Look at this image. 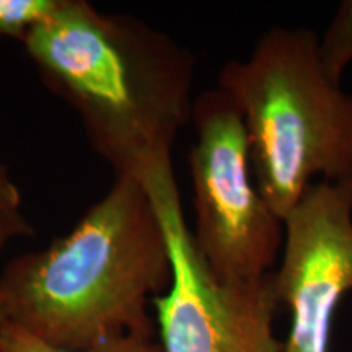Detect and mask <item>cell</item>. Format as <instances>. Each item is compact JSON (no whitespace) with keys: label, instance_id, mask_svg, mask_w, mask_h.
<instances>
[{"label":"cell","instance_id":"6da1fadb","mask_svg":"<svg viewBox=\"0 0 352 352\" xmlns=\"http://www.w3.org/2000/svg\"><path fill=\"white\" fill-rule=\"evenodd\" d=\"M23 46L39 77L80 116L114 175L145 182L173 168L191 122L196 59L170 34L85 0H60Z\"/></svg>","mask_w":352,"mask_h":352},{"label":"cell","instance_id":"7a4b0ae2","mask_svg":"<svg viewBox=\"0 0 352 352\" xmlns=\"http://www.w3.org/2000/svg\"><path fill=\"white\" fill-rule=\"evenodd\" d=\"M170 280L168 241L152 197L140 179L118 176L67 235L7 264L0 307L7 324L80 351L153 333L148 308Z\"/></svg>","mask_w":352,"mask_h":352},{"label":"cell","instance_id":"3957f363","mask_svg":"<svg viewBox=\"0 0 352 352\" xmlns=\"http://www.w3.org/2000/svg\"><path fill=\"white\" fill-rule=\"evenodd\" d=\"M217 88L240 109L258 191L283 220L316 176H352V94L328 76L315 32L266 30L220 69Z\"/></svg>","mask_w":352,"mask_h":352},{"label":"cell","instance_id":"277c9868","mask_svg":"<svg viewBox=\"0 0 352 352\" xmlns=\"http://www.w3.org/2000/svg\"><path fill=\"white\" fill-rule=\"evenodd\" d=\"M191 122L192 243L219 280L263 279L283 252L284 220L258 191L240 109L215 87L195 100Z\"/></svg>","mask_w":352,"mask_h":352},{"label":"cell","instance_id":"5b68a950","mask_svg":"<svg viewBox=\"0 0 352 352\" xmlns=\"http://www.w3.org/2000/svg\"><path fill=\"white\" fill-rule=\"evenodd\" d=\"M164 226L171 256L168 289L152 300L164 352H283L276 334L274 271L253 283H223L197 253L173 168L142 183Z\"/></svg>","mask_w":352,"mask_h":352},{"label":"cell","instance_id":"8992f818","mask_svg":"<svg viewBox=\"0 0 352 352\" xmlns=\"http://www.w3.org/2000/svg\"><path fill=\"white\" fill-rule=\"evenodd\" d=\"M274 284L290 318L283 352H329L334 316L352 290V176L314 183L284 219Z\"/></svg>","mask_w":352,"mask_h":352},{"label":"cell","instance_id":"52a82bcc","mask_svg":"<svg viewBox=\"0 0 352 352\" xmlns=\"http://www.w3.org/2000/svg\"><path fill=\"white\" fill-rule=\"evenodd\" d=\"M0 352H164V349L160 342L153 340L152 333L122 334L80 351L60 349L7 324L0 334Z\"/></svg>","mask_w":352,"mask_h":352},{"label":"cell","instance_id":"ba28073f","mask_svg":"<svg viewBox=\"0 0 352 352\" xmlns=\"http://www.w3.org/2000/svg\"><path fill=\"white\" fill-rule=\"evenodd\" d=\"M320 52L324 69L334 82L342 80L352 64V0H342L320 36Z\"/></svg>","mask_w":352,"mask_h":352},{"label":"cell","instance_id":"9c48e42d","mask_svg":"<svg viewBox=\"0 0 352 352\" xmlns=\"http://www.w3.org/2000/svg\"><path fill=\"white\" fill-rule=\"evenodd\" d=\"M59 6L60 0H0V38L23 43Z\"/></svg>","mask_w":352,"mask_h":352},{"label":"cell","instance_id":"30bf717a","mask_svg":"<svg viewBox=\"0 0 352 352\" xmlns=\"http://www.w3.org/2000/svg\"><path fill=\"white\" fill-rule=\"evenodd\" d=\"M34 235V228L21 208V196L16 184L0 164V250L8 241Z\"/></svg>","mask_w":352,"mask_h":352},{"label":"cell","instance_id":"8fae6325","mask_svg":"<svg viewBox=\"0 0 352 352\" xmlns=\"http://www.w3.org/2000/svg\"><path fill=\"white\" fill-rule=\"evenodd\" d=\"M6 327H7V318H6V315H3L2 307H0V334H2L3 328H6Z\"/></svg>","mask_w":352,"mask_h":352},{"label":"cell","instance_id":"7c38bea8","mask_svg":"<svg viewBox=\"0 0 352 352\" xmlns=\"http://www.w3.org/2000/svg\"><path fill=\"white\" fill-rule=\"evenodd\" d=\"M351 352H352V351H351Z\"/></svg>","mask_w":352,"mask_h":352}]
</instances>
